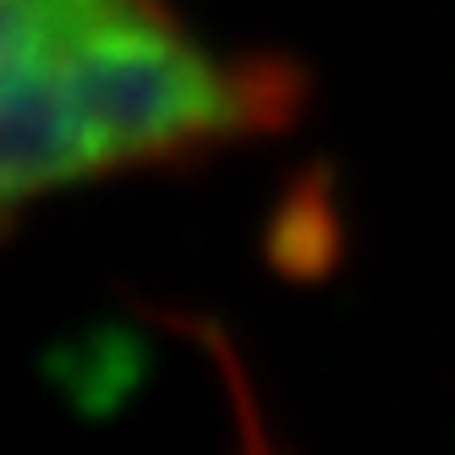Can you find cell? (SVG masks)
<instances>
[{"label":"cell","mask_w":455,"mask_h":455,"mask_svg":"<svg viewBox=\"0 0 455 455\" xmlns=\"http://www.w3.org/2000/svg\"><path fill=\"white\" fill-rule=\"evenodd\" d=\"M297 105L285 60L171 0H0V236L60 192L275 138Z\"/></svg>","instance_id":"1"}]
</instances>
